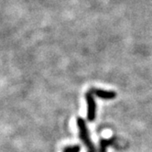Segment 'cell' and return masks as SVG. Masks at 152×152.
Segmentation results:
<instances>
[{
    "label": "cell",
    "mask_w": 152,
    "mask_h": 152,
    "mask_svg": "<svg viewBox=\"0 0 152 152\" xmlns=\"http://www.w3.org/2000/svg\"><path fill=\"white\" fill-rule=\"evenodd\" d=\"M76 121H77V126H78L79 130H80V137L83 140V142L84 143V145L88 148V152H95L94 146L93 142L90 139L88 129H87V126H86V125H85V122L83 121V119L81 118V117H78Z\"/></svg>",
    "instance_id": "cell-1"
},
{
    "label": "cell",
    "mask_w": 152,
    "mask_h": 152,
    "mask_svg": "<svg viewBox=\"0 0 152 152\" xmlns=\"http://www.w3.org/2000/svg\"><path fill=\"white\" fill-rule=\"evenodd\" d=\"M85 97H86V100H87V104H88V113H87L88 120L94 121L95 118V109H96L94 94L90 91L85 94Z\"/></svg>",
    "instance_id": "cell-2"
},
{
    "label": "cell",
    "mask_w": 152,
    "mask_h": 152,
    "mask_svg": "<svg viewBox=\"0 0 152 152\" xmlns=\"http://www.w3.org/2000/svg\"><path fill=\"white\" fill-rule=\"evenodd\" d=\"M93 94H95L98 97H101L103 99H113L116 96V94L115 92H110V91H104L101 89H93L91 90Z\"/></svg>",
    "instance_id": "cell-3"
},
{
    "label": "cell",
    "mask_w": 152,
    "mask_h": 152,
    "mask_svg": "<svg viewBox=\"0 0 152 152\" xmlns=\"http://www.w3.org/2000/svg\"><path fill=\"white\" fill-rule=\"evenodd\" d=\"M109 146H114L117 148L118 144L116 143L115 137H111L110 139H102L100 141V148H99L100 152H105L106 148Z\"/></svg>",
    "instance_id": "cell-4"
},
{
    "label": "cell",
    "mask_w": 152,
    "mask_h": 152,
    "mask_svg": "<svg viewBox=\"0 0 152 152\" xmlns=\"http://www.w3.org/2000/svg\"><path fill=\"white\" fill-rule=\"evenodd\" d=\"M81 148L79 145H75L73 147H67L63 149V152H80Z\"/></svg>",
    "instance_id": "cell-5"
}]
</instances>
